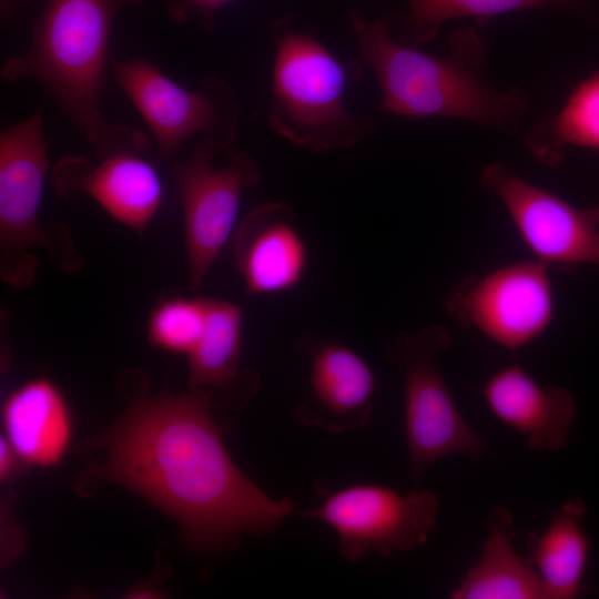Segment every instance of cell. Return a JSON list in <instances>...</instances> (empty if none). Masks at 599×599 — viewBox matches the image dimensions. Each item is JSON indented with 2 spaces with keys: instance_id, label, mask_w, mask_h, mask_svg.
Listing matches in <instances>:
<instances>
[{
  "instance_id": "cell-1",
  "label": "cell",
  "mask_w": 599,
  "mask_h": 599,
  "mask_svg": "<svg viewBox=\"0 0 599 599\" xmlns=\"http://www.w3.org/2000/svg\"><path fill=\"white\" fill-rule=\"evenodd\" d=\"M212 409V394L196 387L133 398L88 443L104 457L83 479L136 493L174 518L184 541L200 549L274 532L294 512V502L270 497L238 468Z\"/></svg>"
},
{
  "instance_id": "cell-2",
  "label": "cell",
  "mask_w": 599,
  "mask_h": 599,
  "mask_svg": "<svg viewBox=\"0 0 599 599\" xmlns=\"http://www.w3.org/2000/svg\"><path fill=\"white\" fill-rule=\"evenodd\" d=\"M348 26L358 63L374 74L385 113L410 120L457 119L512 134L530 108V97L521 88L501 89L484 79L486 44L469 26L451 33L445 55L397 40L388 18L368 20L352 11Z\"/></svg>"
},
{
  "instance_id": "cell-3",
  "label": "cell",
  "mask_w": 599,
  "mask_h": 599,
  "mask_svg": "<svg viewBox=\"0 0 599 599\" xmlns=\"http://www.w3.org/2000/svg\"><path fill=\"white\" fill-rule=\"evenodd\" d=\"M144 0H47L35 20L29 48L6 60L1 78L40 81L95 152L126 140L132 128L109 124L99 106L106 84L114 18Z\"/></svg>"
},
{
  "instance_id": "cell-4",
  "label": "cell",
  "mask_w": 599,
  "mask_h": 599,
  "mask_svg": "<svg viewBox=\"0 0 599 599\" xmlns=\"http://www.w3.org/2000/svg\"><path fill=\"white\" fill-rule=\"evenodd\" d=\"M272 40L271 129L317 153L346 150L363 140L373 121L346 105L348 67L321 40L297 29L290 16L273 22Z\"/></svg>"
},
{
  "instance_id": "cell-5",
  "label": "cell",
  "mask_w": 599,
  "mask_h": 599,
  "mask_svg": "<svg viewBox=\"0 0 599 599\" xmlns=\"http://www.w3.org/2000/svg\"><path fill=\"white\" fill-rule=\"evenodd\" d=\"M43 111L0 132V275L26 288L38 271L35 251L48 253L64 272H77L82 258L65 225L44 229L39 212L49 171Z\"/></svg>"
},
{
  "instance_id": "cell-6",
  "label": "cell",
  "mask_w": 599,
  "mask_h": 599,
  "mask_svg": "<svg viewBox=\"0 0 599 599\" xmlns=\"http://www.w3.org/2000/svg\"><path fill=\"white\" fill-rule=\"evenodd\" d=\"M450 343L447 331L433 325L398 333L384 346L385 358L403 370L405 436L415 483L447 456L478 458L486 448L461 416L440 369Z\"/></svg>"
},
{
  "instance_id": "cell-7",
  "label": "cell",
  "mask_w": 599,
  "mask_h": 599,
  "mask_svg": "<svg viewBox=\"0 0 599 599\" xmlns=\"http://www.w3.org/2000/svg\"><path fill=\"white\" fill-rule=\"evenodd\" d=\"M112 70L118 87L146 124L158 161L173 159L193 135L217 150H229L234 143L241 111L223 78L206 77L190 90L142 57L113 61Z\"/></svg>"
},
{
  "instance_id": "cell-8",
  "label": "cell",
  "mask_w": 599,
  "mask_h": 599,
  "mask_svg": "<svg viewBox=\"0 0 599 599\" xmlns=\"http://www.w3.org/2000/svg\"><path fill=\"white\" fill-rule=\"evenodd\" d=\"M215 146L200 141L190 156L173 163L172 174L183 213L189 285L197 293L236 229L241 199L261 179L255 160L230 148L216 166Z\"/></svg>"
},
{
  "instance_id": "cell-9",
  "label": "cell",
  "mask_w": 599,
  "mask_h": 599,
  "mask_svg": "<svg viewBox=\"0 0 599 599\" xmlns=\"http://www.w3.org/2000/svg\"><path fill=\"white\" fill-rule=\"evenodd\" d=\"M549 268L530 258L463 278L444 298L450 317L509 352L541 336L555 316Z\"/></svg>"
},
{
  "instance_id": "cell-10",
  "label": "cell",
  "mask_w": 599,
  "mask_h": 599,
  "mask_svg": "<svg viewBox=\"0 0 599 599\" xmlns=\"http://www.w3.org/2000/svg\"><path fill=\"white\" fill-rule=\"evenodd\" d=\"M438 511V498L430 490L402 495L383 485L356 484L334 491L302 515L332 527L341 555L357 562L370 554L386 558L424 545Z\"/></svg>"
},
{
  "instance_id": "cell-11",
  "label": "cell",
  "mask_w": 599,
  "mask_h": 599,
  "mask_svg": "<svg viewBox=\"0 0 599 599\" xmlns=\"http://www.w3.org/2000/svg\"><path fill=\"white\" fill-rule=\"evenodd\" d=\"M478 183L504 205L534 260L549 270L599 267V230L585 209L536 186L501 163L483 166Z\"/></svg>"
},
{
  "instance_id": "cell-12",
  "label": "cell",
  "mask_w": 599,
  "mask_h": 599,
  "mask_svg": "<svg viewBox=\"0 0 599 599\" xmlns=\"http://www.w3.org/2000/svg\"><path fill=\"white\" fill-rule=\"evenodd\" d=\"M154 142L120 145L97 158L68 155L51 171L57 194L87 195L113 220L143 235L163 202V185L154 165L144 158Z\"/></svg>"
},
{
  "instance_id": "cell-13",
  "label": "cell",
  "mask_w": 599,
  "mask_h": 599,
  "mask_svg": "<svg viewBox=\"0 0 599 599\" xmlns=\"http://www.w3.org/2000/svg\"><path fill=\"white\" fill-rule=\"evenodd\" d=\"M298 353L309 368V394L296 410V419L331 433L358 430L373 416L375 375L366 361L348 345L305 336Z\"/></svg>"
},
{
  "instance_id": "cell-14",
  "label": "cell",
  "mask_w": 599,
  "mask_h": 599,
  "mask_svg": "<svg viewBox=\"0 0 599 599\" xmlns=\"http://www.w3.org/2000/svg\"><path fill=\"white\" fill-rule=\"evenodd\" d=\"M231 240L247 294H280L303 281L308 250L290 204L270 201L257 205L236 226Z\"/></svg>"
},
{
  "instance_id": "cell-15",
  "label": "cell",
  "mask_w": 599,
  "mask_h": 599,
  "mask_svg": "<svg viewBox=\"0 0 599 599\" xmlns=\"http://www.w3.org/2000/svg\"><path fill=\"white\" fill-rule=\"evenodd\" d=\"M481 393L495 418L525 436L530 449L555 453L567 444L577 406L566 388L540 384L510 364L493 373Z\"/></svg>"
},
{
  "instance_id": "cell-16",
  "label": "cell",
  "mask_w": 599,
  "mask_h": 599,
  "mask_svg": "<svg viewBox=\"0 0 599 599\" xmlns=\"http://www.w3.org/2000/svg\"><path fill=\"white\" fill-rule=\"evenodd\" d=\"M1 422L3 437L24 465L54 466L71 445V408L50 378H32L12 389L2 404Z\"/></svg>"
},
{
  "instance_id": "cell-17",
  "label": "cell",
  "mask_w": 599,
  "mask_h": 599,
  "mask_svg": "<svg viewBox=\"0 0 599 599\" xmlns=\"http://www.w3.org/2000/svg\"><path fill=\"white\" fill-rule=\"evenodd\" d=\"M514 518L495 507L487 518V535L479 559L469 567L453 599H548L545 585L529 558L517 554Z\"/></svg>"
},
{
  "instance_id": "cell-18",
  "label": "cell",
  "mask_w": 599,
  "mask_h": 599,
  "mask_svg": "<svg viewBox=\"0 0 599 599\" xmlns=\"http://www.w3.org/2000/svg\"><path fill=\"white\" fill-rule=\"evenodd\" d=\"M585 504L569 499L550 514L548 526L526 538L528 558L539 573L548 599H571L583 591L589 538L582 526Z\"/></svg>"
},
{
  "instance_id": "cell-19",
  "label": "cell",
  "mask_w": 599,
  "mask_h": 599,
  "mask_svg": "<svg viewBox=\"0 0 599 599\" xmlns=\"http://www.w3.org/2000/svg\"><path fill=\"white\" fill-rule=\"evenodd\" d=\"M524 143L549 167L558 166L569 148L599 151V70L575 84L557 111L537 120Z\"/></svg>"
},
{
  "instance_id": "cell-20",
  "label": "cell",
  "mask_w": 599,
  "mask_h": 599,
  "mask_svg": "<svg viewBox=\"0 0 599 599\" xmlns=\"http://www.w3.org/2000/svg\"><path fill=\"white\" fill-rule=\"evenodd\" d=\"M406 12L393 22V35L412 47L433 41L445 23L473 18L486 24L496 16L525 10L581 11L588 0H406Z\"/></svg>"
},
{
  "instance_id": "cell-21",
  "label": "cell",
  "mask_w": 599,
  "mask_h": 599,
  "mask_svg": "<svg viewBox=\"0 0 599 599\" xmlns=\"http://www.w3.org/2000/svg\"><path fill=\"white\" fill-rule=\"evenodd\" d=\"M243 319L240 305L206 297L204 329L187 355L189 387L226 390L235 384L241 365Z\"/></svg>"
},
{
  "instance_id": "cell-22",
  "label": "cell",
  "mask_w": 599,
  "mask_h": 599,
  "mask_svg": "<svg viewBox=\"0 0 599 599\" xmlns=\"http://www.w3.org/2000/svg\"><path fill=\"white\" fill-rule=\"evenodd\" d=\"M206 319V297L163 295L146 319L151 346L175 355H189L197 344Z\"/></svg>"
},
{
  "instance_id": "cell-23",
  "label": "cell",
  "mask_w": 599,
  "mask_h": 599,
  "mask_svg": "<svg viewBox=\"0 0 599 599\" xmlns=\"http://www.w3.org/2000/svg\"><path fill=\"white\" fill-rule=\"evenodd\" d=\"M233 0H167L172 20L181 23L197 22L205 31L214 32L222 9Z\"/></svg>"
},
{
  "instance_id": "cell-24",
  "label": "cell",
  "mask_w": 599,
  "mask_h": 599,
  "mask_svg": "<svg viewBox=\"0 0 599 599\" xmlns=\"http://www.w3.org/2000/svg\"><path fill=\"white\" fill-rule=\"evenodd\" d=\"M21 465H24L8 440L1 436L0 440V479L1 483L12 480Z\"/></svg>"
},
{
  "instance_id": "cell-25",
  "label": "cell",
  "mask_w": 599,
  "mask_h": 599,
  "mask_svg": "<svg viewBox=\"0 0 599 599\" xmlns=\"http://www.w3.org/2000/svg\"><path fill=\"white\" fill-rule=\"evenodd\" d=\"M588 217L593 222L596 223L597 225H599V204L592 206V207H589V209H585Z\"/></svg>"
}]
</instances>
